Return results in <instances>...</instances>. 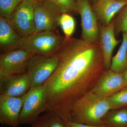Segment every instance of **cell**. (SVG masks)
<instances>
[{"label":"cell","mask_w":127,"mask_h":127,"mask_svg":"<svg viewBox=\"0 0 127 127\" xmlns=\"http://www.w3.org/2000/svg\"><path fill=\"white\" fill-rule=\"evenodd\" d=\"M99 29V43L102 52L104 68L108 70L111 67L114 50L120 41L115 37L114 21L107 26L103 25Z\"/></svg>","instance_id":"13"},{"label":"cell","mask_w":127,"mask_h":127,"mask_svg":"<svg viewBox=\"0 0 127 127\" xmlns=\"http://www.w3.org/2000/svg\"><path fill=\"white\" fill-rule=\"evenodd\" d=\"M115 30L122 33L127 32V4L122 13L114 22Z\"/></svg>","instance_id":"23"},{"label":"cell","mask_w":127,"mask_h":127,"mask_svg":"<svg viewBox=\"0 0 127 127\" xmlns=\"http://www.w3.org/2000/svg\"><path fill=\"white\" fill-rule=\"evenodd\" d=\"M33 54L23 48L0 55V78L26 73L28 62Z\"/></svg>","instance_id":"6"},{"label":"cell","mask_w":127,"mask_h":127,"mask_svg":"<svg viewBox=\"0 0 127 127\" xmlns=\"http://www.w3.org/2000/svg\"><path fill=\"white\" fill-rule=\"evenodd\" d=\"M58 25L60 26L66 37H71L76 28L74 18L67 13H63L59 16Z\"/></svg>","instance_id":"19"},{"label":"cell","mask_w":127,"mask_h":127,"mask_svg":"<svg viewBox=\"0 0 127 127\" xmlns=\"http://www.w3.org/2000/svg\"><path fill=\"white\" fill-rule=\"evenodd\" d=\"M127 4V1L117 0H98L93 10L97 18L104 26L109 25L115 15Z\"/></svg>","instance_id":"15"},{"label":"cell","mask_w":127,"mask_h":127,"mask_svg":"<svg viewBox=\"0 0 127 127\" xmlns=\"http://www.w3.org/2000/svg\"><path fill=\"white\" fill-rule=\"evenodd\" d=\"M41 1L61 14L77 12L75 0H42Z\"/></svg>","instance_id":"18"},{"label":"cell","mask_w":127,"mask_h":127,"mask_svg":"<svg viewBox=\"0 0 127 127\" xmlns=\"http://www.w3.org/2000/svg\"><path fill=\"white\" fill-rule=\"evenodd\" d=\"M107 121L108 123L114 127L127 126V109H122L111 114Z\"/></svg>","instance_id":"21"},{"label":"cell","mask_w":127,"mask_h":127,"mask_svg":"<svg viewBox=\"0 0 127 127\" xmlns=\"http://www.w3.org/2000/svg\"><path fill=\"white\" fill-rule=\"evenodd\" d=\"M127 127V126H125V127Z\"/></svg>","instance_id":"29"},{"label":"cell","mask_w":127,"mask_h":127,"mask_svg":"<svg viewBox=\"0 0 127 127\" xmlns=\"http://www.w3.org/2000/svg\"><path fill=\"white\" fill-rule=\"evenodd\" d=\"M61 14L42 1L36 2L34 10L35 32L55 30Z\"/></svg>","instance_id":"12"},{"label":"cell","mask_w":127,"mask_h":127,"mask_svg":"<svg viewBox=\"0 0 127 127\" xmlns=\"http://www.w3.org/2000/svg\"><path fill=\"white\" fill-rule=\"evenodd\" d=\"M77 10L81 17V39L86 42H99L100 29L97 18L88 0H76Z\"/></svg>","instance_id":"8"},{"label":"cell","mask_w":127,"mask_h":127,"mask_svg":"<svg viewBox=\"0 0 127 127\" xmlns=\"http://www.w3.org/2000/svg\"><path fill=\"white\" fill-rule=\"evenodd\" d=\"M112 109L107 98L98 96L92 91L82 95L73 104L70 120L88 125H100Z\"/></svg>","instance_id":"2"},{"label":"cell","mask_w":127,"mask_h":127,"mask_svg":"<svg viewBox=\"0 0 127 127\" xmlns=\"http://www.w3.org/2000/svg\"><path fill=\"white\" fill-rule=\"evenodd\" d=\"M30 127H66L63 119L56 114L47 111L40 115Z\"/></svg>","instance_id":"17"},{"label":"cell","mask_w":127,"mask_h":127,"mask_svg":"<svg viewBox=\"0 0 127 127\" xmlns=\"http://www.w3.org/2000/svg\"><path fill=\"white\" fill-rule=\"evenodd\" d=\"M35 2L23 0L9 20L14 30L23 39L35 32L34 19Z\"/></svg>","instance_id":"7"},{"label":"cell","mask_w":127,"mask_h":127,"mask_svg":"<svg viewBox=\"0 0 127 127\" xmlns=\"http://www.w3.org/2000/svg\"><path fill=\"white\" fill-rule=\"evenodd\" d=\"M24 95L13 97L0 95V123L2 125L18 127L20 124V116Z\"/></svg>","instance_id":"9"},{"label":"cell","mask_w":127,"mask_h":127,"mask_svg":"<svg viewBox=\"0 0 127 127\" xmlns=\"http://www.w3.org/2000/svg\"><path fill=\"white\" fill-rule=\"evenodd\" d=\"M2 125V127H3V125Z\"/></svg>","instance_id":"30"},{"label":"cell","mask_w":127,"mask_h":127,"mask_svg":"<svg viewBox=\"0 0 127 127\" xmlns=\"http://www.w3.org/2000/svg\"><path fill=\"white\" fill-rule=\"evenodd\" d=\"M127 67V32L123 33V40L118 51L113 58L110 70L123 73Z\"/></svg>","instance_id":"16"},{"label":"cell","mask_w":127,"mask_h":127,"mask_svg":"<svg viewBox=\"0 0 127 127\" xmlns=\"http://www.w3.org/2000/svg\"><path fill=\"white\" fill-rule=\"evenodd\" d=\"M25 0L29 1H36V2H39L41 1L42 0Z\"/></svg>","instance_id":"26"},{"label":"cell","mask_w":127,"mask_h":127,"mask_svg":"<svg viewBox=\"0 0 127 127\" xmlns=\"http://www.w3.org/2000/svg\"><path fill=\"white\" fill-rule=\"evenodd\" d=\"M117 0L119 1H127V0Z\"/></svg>","instance_id":"27"},{"label":"cell","mask_w":127,"mask_h":127,"mask_svg":"<svg viewBox=\"0 0 127 127\" xmlns=\"http://www.w3.org/2000/svg\"><path fill=\"white\" fill-rule=\"evenodd\" d=\"M65 38L57 33L55 30L37 32L23 39V48L34 55H56Z\"/></svg>","instance_id":"3"},{"label":"cell","mask_w":127,"mask_h":127,"mask_svg":"<svg viewBox=\"0 0 127 127\" xmlns=\"http://www.w3.org/2000/svg\"><path fill=\"white\" fill-rule=\"evenodd\" d=\"M124 77L126 83V86H127V70H125L123 73Z\"/></svg>","instance_id":"25"},{"label":"cell","mask_w":127,"mask_h":127,"mask_svg":"<svg viewBox=\"0 0 127 127\" xmlns=\"http://www.w3.org/2000/svg\"><path fill=\"white\" fill-rule=\"evenodd\" d=\"M24 97L20 114V123L31 125L41 114L48 111L43 85L31 88Z\"/></svg>","instance_id":"5"},{"label":"cell","mask_w":127,"mask_h":127,"mask_svg":"<svg viewBox=\"0 0 127 127\" xmlns=\"http://www.w3.org/2000/svg\"><path fill=\"white\" fill-rule=\"evenodd\" d=\"M66 127H109L105 125H93L75 122L71 120L63 119Z\"/></svg>","instance_id":"24"},{"label":"cell","mask_w":127,"mask_h":127,"mask_svg":"<svg viewBox=\"0 0 127 127\" xmlns=\"http://www.w3.org/2000/svg\"><path fill=\"white\" fill-rule=\"evenodd\" d=\"M94 1H95V2H96V1H97V0H93Z\"/></svg>","instance_id":"28"},{"label":"cell","mask_w":127,"mask_h":127,"mask_svg":"<svg viewBox=\"0 0 127 127\" xmlns=\"http://www.w3.org/2000/svg\"><path fill=\"white\" fill-rule=\"evenodd\" d=\"M31 87L26 73L0 78V95L22 97L27 93Z\"/></svg>","instance_id":"11"},{"label":"cell","mask_w":127,"mask_h":127,"mask_svg":"<svg viewBox=\"0 0 127 127\" xmlns=\"http://www.w3.org/2000/svg\"><path fill=\"white\" fill-rule=\"evenodd\" d=\"M23 39L15 31L9 20L0 17V49L1 53L23 47Z\"/></svg>","instance_id":"14"},{"label":"cell","mask_w":127,"mask_h":127,"mask_svg":"<svg viewBox=\"0 0 127 127\" xmlns=\"http://www.w3.org/2000/svg\"><path fill=\"white\" fill-rule=\"evenodd\" d=\"M112 109L123 106L127 104V88L118 91L107 97Z\"/></svg>","instance_id":"22"},{"label":"cell","mask_w":127,"mask_h":127,"mask_svg":"<svg viewBox=\"0 0 127 127\" xmlns=\"http://www.w3.org/2000/svg\"><path fill=\"white\" fill-rule=\"evenodd\" d=\"M126 86L123 73L109 69L101 77L92 91L100 97L107 98Z\"/></svg>","instance_id":"10"},{"label":"cell","mask_w":127,"mask_h":127,"mask_svg":"<svg viewBox=\"0 0 127 127\" xmlns=\"http://www.w3.org/2000/svg\"><path fill=\"white\" fill-rule=\"evenodd\" d=\"M57 55V67L43 86L48 111L67 119L73 104L83 95L86 79L100 72L104 62L99 42L71 37H65Z\"/></svg>","instance_id":"1"},{"label":"cell","mask_w":127,"mask_h":127,"mask_svg":"<svg viewBox=\"0 0 127 127\" xmlns=\"http://www.w3.org/2000/svg\"><path fill=\"white\" fill-rule=\"evenodd\" d=\"M59 61L57 55H33L26 72L31 83V88L43 85L56 70Z\"/></svg>","instance_id":"4"},{"label":"cell","mask_w":127,"mask_h":127,"mask_svg":"<svg viewBox=\"0 0 127 127\" xmlns=\"http://www.w3.org/2000/svg\"><path fill=\"white\" fill-rule=\"evenodd\" d=\"M23 0H0V17L10 20Z\"/></svg>","instance_id":"20"}]
</instances>
